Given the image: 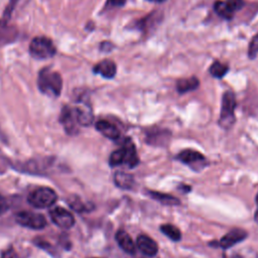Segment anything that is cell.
<instances>
[{"instance_id":"7c38bea8","label":"cell","mask_w":258,"mask_h":258,"mask_svg":"<svg viewBox=\"0 0 258 258\" xmlns=\"http://www.w3.org/2000/svg\"><path fill=\"white\" fill-rule=\"evenodd\" d=\"M96 128L100 133H102L105 137H107L109 139L116 140L120 137V132H119L118 128L107 120L98 121L96 123Z\"/></svg>"},{"instance_id":"3957f363","label":"cell","mask_w":258,"mask_h":258,"mask_svg":"<svg viewBox=\"0 0 258 258\" xmlns=\"http://www.w3.org/2000/svg\"><path fill=\"white\" fill-rule=\"evenodd\" d=\"M236 108V98L232 92H226L222 98L221 115L219 123L223 128H230L235 122L234 111Z\"/></svg>"},{"instance_id":"9a60e30c","label":"cell","mask_w":258,"mask_h":258,"mask_svg":"<svg viewBox=\"0 0 258 258\" xmlns=\"http://www.w3.org/2000/svg\"><path fill=\"white\" fill-rule=\"evenodd\" d=\"M116 241L125 252H127L129 254H133L135 252L136 246L127 232H125L123 230H119L116 233Z\"/></svg>"},{"instance_id":"6da1fadb","label":"cell","mask_w":258,"mask_h":258,"mask_svg":"<svg viewBox=\"0 0 258 258\" xmlns=\"http://www.w3.org/2000/svg\"><path fill=\"white\" fill-rule=\"evenodd\" d=\"M37 85L43 94L57 97L62 89V80L57 72L50 69H43L38 75Z\"/></svg>"},{"instance_id":"603a6c76","label":"cell","mask_w":258,"mask_h":258,"mask_svg":"<svg viewBox=\"0 0 258 258\" xmlns=\"http://www.w3.org/2000/svg\"><path fill=\"white\" fill-rule=\"evenodd\" d=\"M227 258H257V255L252 249H243L233 252Z\"/></svg>"},{"instance_id":"1f68e13d","label":"cell","mask_w":258,"mask_h":258,"mask_svg":"<svg viewBox=\"0 0 258 258\" xmlns=\"http://www.w3.org/2000/svg\"><path fill=\"white\" fill-rule=\"evenodd\" d=\"M256 203H257V210H256V212H255V221H256V223L258 224V194H257V196H256Z\"/></svg>"},{"instance_id":"9c48e42d","label":"cell","mask_w":258,"mask_h":258,"mask_svg":"<svg viewBox=\"0 0 258 258\" xmlns=\"http://www.w3.org/2000/svg\"><path fill=\"white\" fill-rule=\"evenodd\" d=\"M247 237V232L242 229H233L229 233H227L225 236L222 237V239L219 241L220 247L224 249L231 248L232 246L240 243Z\"/></svg>"},{"instance_id":"4dcf8cb0","label":"cell","mask_w":258,"mask_h":258,"mask_svg":"<svg viewBox=\"0 0 258 258\" xmlns=\"http://www.w3.org/2000/svg\"><path fill=\"white\" fill-rule=\"evenodd\" d=\"M126 0H108V2L112 5V6H122L124 5Z\"/></svg>"},{"instance_id":"30bf717a","label":"cell","mask_w":258,"mask_h":258,"mask_svg":"<svg viewBox=\"0 0 258 258\" xmlns=\"http://www.w3.org/2000/svg\"><path fill=\"white\" fill-rule=\"evenodd\" d=\"M120 148L122 149L124 155V165L129 168L134 167L139 162V159L133 142L130 139H126Z\"/></svg>"},{"instance_id":"ffe728a7","label":"cell","mask_w":258,"mask_h":258,"mask_svg":"<svg viewBox=\"0 0 258 258\" xmlns=\"http://www.w3.org/2000/svg\"><path fill=\"white\" fill-rule=\"evenodd\" d=\"M160 231L172 241H179L181 238V233L175 226L171 224H164L160 227Z\"/></svg>"},{"instance_id":"4316f807","label":"cell","mask_w":258,"mask_h":258,"mask_svg":"<svg viewBox=\"0 0 258 258\" xmlns=\"http://www.w3.org/2000/svg\"><path fill=\"white\" fill-rule=\"evenodd\" d=\"M68 203L71 205V207L75 210V211H78V212H81V211H84L86 209V207L84 206V204L81 202V200L78 198V197H74V198H71L68 200Z\"/></svg>"},{"instance_id":"44dd1931","label":"cell","mask_w":258,"mask_h":258,"mask_svg":"<svg viewBox=\"0 0 258 258\" xmlns=\"http://www.w3.org/2000/svg\"><path fill=\"white\" fill-rule=\"evenodd\" d=\"M210 74L214 78H223L229 71V67L225 63H222L221 61H214L210 68Z\"/></svg>"},{"instance_id":"5b68a950","label":"cell","mask_w":258,"mask_h":258,"mask_svg":"<svg viewBox=\"0 0 258 258\" xmlns=\"http://www.w3.org/2000/svg\"><path fill=\"white\" fill-rule=\"evenodd\" d=\"M15 220L19 225L34 230L42 229L46 226V220L41 214L29 211H22L17 213L15 215Z\"/></svg>"},{"instance_id":"7a4b0ae2","label":"cell","mask_w":258,"mask_h":258,"mask_svg":"<svg viewBox=\"0 0 258 258\" xmlns=\"http://www.w3.org/2000/svg\"><path fill=\"white\" fill-rule=\"evenodd\" d=\"M29 51L35 58H49L54 55L55 46L49 38L45 36H36L30 42Z\"/></svg>"},{"instance_id":"52a82bcc","label":"cell","mask_w":258,"mask_h":258,"mask_svg":"<svg viewBox=\"0 0 258 258\" xmlns=\"http://www.w3.org/2000/svg\"><path fill=\"white\" fill-rule=\"evenodd\" d=\"M49 216L52 222L61 229H70L75 224L74 216L66 209L60 207H55L50 210Z\"/></svg>"},{"instance_id":"e0dca14e","label":"cell","mask_w":258,"mask_h":258,"mask_svg":"<svg viewBox=\"0 0 258 258\" xmlns=\"http://www.w3.org/2000/svg\"><path fill=\"white\" fill-rule=\"evenodd\" d=\"M214 9H215L216 13H217L220 17H222V18H224V19H227V20L232 19V18H233V15H234V13H235V12L232 11V9L229 7V5H228V3H227L226 1H220V0L216 1L215 4H214Z\"/></svg>"},{"instance_id":"f546056e","label":"cell","mask_w":258,"mask_h":258,"mask_svg":"<svg viewBox=\"0 0 258 258\" xmlns=\"http://www.w3.org/2000/svg\"><path fill=\"white\" fill-rule=\"evenodd\" d=\"M8 210V204L6 200L0 195V215L4 214Z\"/></svg>"},{"instance_id":"5bb4252c","label":"cell","mask_w":258,"mask_h":258,"mask_svg":"<svg viewBox=\"0 0 258 258\" xmlns=\"http://www.w3.org/2000/svg\"><path fill=\"white\" fill-rule=\"evenodd\" d=\"M94 72L105 79H112L116 75V63L111 59H104L94 68Z\"/></svg>"},{"instance_id":"d4e9b609","label":"cell","mask_w":258,"mask_h":258,"mask_svg":"<svg viewBox=\"0 0 258 258\" xmlns=\"http://www.w3.org/2000/svg\"><path fill=\"white\" fill-rule=\"evenodd\" d=\"M17 2H18V0H10L9 4L7 5V7H6V9H5V11L2 15V18L0 20V26H5L6 25L7 21L10 19V15H11V13H12V11H13Z\"/></svg>"},{"instance_id":"2e32d148","label":"cell","mask_w":258,"mask_h":258,"mask_svg":"<svg viewBox=\"0 0 258 258\" xmlns=\"http://www.w3.org/2000/svg\"><path fill=\"white\" fill-rule=\"evenodd\" d=\"M199 86H200V82L198 78L190 77V78L178 80L176 83V90L179 94H183V93H187L196 90Z\"/></svg>"},{"instance_id":"8fae6325","label":"cell","mask_w":258,"mask_h":258,"mask_svg":"<svg viewBox=\"0 0 258 258\" xmlns=\"http://www.w3.org/2000/svg\"><path fill=\"white\" fill-rule=\"evenodd\" d=\"M137 247L144 255L147 256H154L158 251V246L156 242L146 235L138 236Z\"/></svg>"},{"instance_id":"ac0fdd59","label":"cell","mask_w":258,"mask_h":258,"mask_svg":"<svg viewBox=\"0 0 258 258\" xmlns=\"http://www.w3.org/2000/svg\"><path fill=\"white\" fill-rule=\"evenodd\" d=\"M150 195V197L158 202H160L163 205H167V206H176L179 205V200H177L176 198L170 196V195H166V194H162V192H158V191H149L148 192Z\"/></svg>"},{"instance_id":"7402d4cb","label":"cell","mask_w":258,"mask_h":258,"mask_svg":"<svg viewBox=\"0 0 258 258\" xmlns=\"http://www.w3.org/2000/svg\"><path fill=\"white\" fill-rule=\"evenodd\" d=\"M17 36V30H15L13 27H6L4 26L0 30V45L6 44L7 42L13 41V39Z\"/></svg>"},{"instance_id":"8992f818","label":"cell","mask_w":258,"mask_h":258,"mask_svg":"<svg viewBox=\"0 0 258 258\" xmlns=\"http://www.w3.org/2000/svg\"><path fill=\"white\" fill-rule=\"evenodd\" d=\"M176 158L195 170L202 169V167L206 164L205 156L201 152L194 149H184L180 151Z\"/></svg>"},{"instance_id":"ba28073f","label":"cell","mask_w":258,"mask_h":258,"mask_svg":"<svg viewBox=\"0 0 258 258\" xmlns=\"http://www.w3.org/2000/svg\"><path fill=\"white\" fill-rule=\"evenodd\" d=\"M60 123L62 124L63 128L68 132V134H75L78 131V126L80 125L75 113L74 108L72 107H63L60 113Z\"/></svg>"},{"instance_id":"d6986e66","label":"cell","mask_w":258,"mask_h":258,"mask_svg":"<svg viewBox=\"0 0 258 258\" xmlns=\"http://www.w3.org/2000/svg\"><path fill=\"white\" fill-rule=\"evenodd\" d=\"M133 181H134L133 177L128 173L118 171L115 174V183L121 188H125V189L131 188L133 185Z\"/></svg>"},{"instance_id":"d6a6232c","label":"cell","mask_w":258,"mask_h":258,"mask_svg":"<svg viewBox=\"0 0 258 258\" xmlns=\"http://www.w3.org/2000/svg\"><path fill=\"white\" fill-rule=\"evenodd\" d=\"M148 1H152V2H163L164 0H148Z\"/></svg>"},{"instance_id":"cb8c5ba5","label":"cell","mask_w":258,"mask_h":258,"mask_svg":"<svg viewBox=\"0 0 258 258\" xmlns=\"http://www.w3.org/2000/svg\"><path fill=\"white\" fill-rule=\"evenodd\" d=\"M109 162L112 166H117V165L124 164V155H123V151H122L121 148L112 152Z\"/></svg>"},{"instance_id":"4fadbf2b","label":"cell","mask_w":258,"mask_h":258,"mask_svg":"<svg viewBox=\"0 0 258 258\" xmlns=\"http://www.w3.org/2000/svg\"><path fill=\"white\" fill-rule=\"evenodd\" d=\"M78 122L82 126H89L93 121V113L89 105L82 104L74 107Z\"/></svg>"},{"instance_id":"484cf974","label":"cell","mask_w":258,"mask_h":258,"mask_svg":"<svg viewBox=\"0 0 258 258\" xmlns=\"http://www.w3.org/2000/svg\"><path fill=\"white\" fill-rule=\"evenodd\" d=\"M257 54H258V33L252 38L249 44V49H248V56L250 58H254Z\"/></svg>"},{"instance_id":"f1b7e54d","label":"cell","mask_w":258,"mask_h":258,"mask_svg":"<svg viewBox=\"0 0 258 258\" xmlns=\"http://www.w3.org/2000/svg\"><path fill=\"white\" fill-rule=\"evenodd\" d=\"M1 258H17V255L13 250V248H9L3 252V254L1 255Z\"/></svg>"},{"instance_id":"83f0119b","label":"cell","mask_w":258,"mask_h":258,"mask_svg":"<svg viewBox=\"0 0 258 258\" xmlns=\"http://www.w3.org/2000/svg\"><path fill=\"white\" fill-rule=\"evenodd\" d=\"M226 2L228 3V5L232 9V11H234V12L240 10L244 5L243 0H226Z\"/></svg>"},{"instance_id":"277c9868","label":"cell","mask_w":258,"mask_h":258,"mask_svg":"<svg viewBox=\"0 0 258 258\" xmlns=\"http://www.w3.org/2000/svg\"><path fill=\"white\" fill-rule=\"evenodd\" d=\"M56 194L50 187H38L28 197V203L35 208H47L56 201Z\"/></svg>"}]
</instances>
